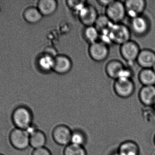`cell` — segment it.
<instances>
[{
    "label": "cell",
    "mask_w": 155,
    "mask_h": 155,
    "mask_svg": "<svg viewBox=\"0 0 155 155\" xmlns=\"http://www.w3.org/2000/svg\"><path fill=\"white\" fill-rule=\"evenodd\" d=\"M54 56L43 52L39 56L37 59V64L39 68L45 72L53 71Z\"/></svg>",
    "instance_id": "cell-18"
},
{
    "label": "cell",
    "mask_w": 155,
    "mask_h": 155,
    "mask_svg": "<svg viewBox=\"0 0 155 155\" xmlns=\"http://www.w3.org/2000/svg\"><path fill=\"white\" fill-rule=\"evenodd\" d=\"M112 23L113 22L110 21L105 14L100 15H98L94 26L100 32L104 30L109 29Z\"/></svg>",
    "instance_id": "cell-25"
},
{
    "label": "cell",
    "mask_w": 155,
    "mask_h": 155,
    "mask_svg": "<svg viewBox=\"0 0 155 155\" xmlns=\"http://www.w3.org/2000/svg\"><path fill=\"white\" fill-rule=\"evenodd\" d=\"M109 32L113 44L121 45L131 40L132 32L130 28L122 23H113L109 27Z\"/></svg>",
    "instance_id": "cell-1"
},
{
    "label": "cell",
    "mask_w": 155,
    "mask_h": 155,
    "mask_svg": "<svg viewBox=\"0 0 155 155\" xmlns=\"http://www.w3.org/2000/svg\"><path fill=\"white\" fill-rule=\"evenodd\" d=\"M138 98L145 106H152L155 101V85L143 86L138 93Z\"/></svg>",
    "instance_id": "cell-14"
},
{
    "label": "cell",
    "mask_w": 155,
    "mask_h": 155,
    "mask_svg": "<svg viewBox=\"0 0 155 155\" xmlns=\"http://www.w3.org/2000/svg\"><path fill=\"white\" fill-rule=\"evenodd\" d=\"M111 155H121L118 152L116 151L114 153H113L111 154Z\"/></svg>",
    "instance_id": "cell-30"
},
{
    "label": "cell",
    "mask_w": 155,
    "mask_h": 155,
    "mask_svg": "<svg viewBox=\"0 0 155 155\" xmlns=\"http://www.w3.org/2000/svg\"><path fill=\"white\" fill-rule=\"evenodd\" d=\"M142 69L153 68L155 65V52L149 49L141 50L136 60Z\"/></svg>",
    "instance_id": "cell-13"
},
{
    "label": "cell",
    "mask_w": 155,
    "mask_h": 155,
    "mask_svg": "<svg viewBox=\"0 0 155 155\" xmlns=\"http://www.w3.org/2000/svg\"><path fill=\"white\" fill-rule=\"evenodd\" d=\"M64 155H87L84 147L70 144L65 147Z\"/></svg>",
    "instance_id": "cell-24"
},
{
    "label": "cell",
    "mask_w": 155,
    "mask_h": 155,
    "mask_svg": "<svg viewBox=\"0 0 155 155\" xmlns=\"http://www.w3.org/2000/svg\"><path fill=\"white\" fill-rule=\"evenodd\" d=\"M117 152L121 155H140V149L134 141L127 140L120 145Z\"/></svg>",
    "instance_id": "cell-17"
},
{
    "label": "cell",
    "mask_w": 155,
    "mask_h": 155,
    "mask_svg": "<svg viewBox=\"0 0 155 155\" xmlns=\"http://www.w3.org/2000/svg\"><path fill=\"white\" fill-rule=\"evenodd\" d=\"M73 67L71 59L68 56L58 54L54 57L53 72L58 74L64 75L69 73Z\"/></svg>",
    "instance_id": "cell-11"
},
{
    "label": "cell",
    "mask_w": 155,
    "mask_h": 155,
    "mask_svg": "<svg viewBox=\"0 0 155 155\" xmlns=\"http://www.w3.org/2000/svg\"><path fill=\"white\" fill-rule=\"evenodd\" d=\"M125 66L122 62L117 59L109 61L105 66V72L109 78L117 80L120 73L124 68Z\"/></svg>",
    "instance_id": "cell-15"
},
{
    "label": "cell",
    "mask_w": 155,
    "mask_h": 155,
    "mask_svg": "<svg viewBox=\"0 0 155 155\" xmlns=\"http://www.w3.org/2000/svg\"><path fill=\"white\" fill-rule=\"evenodd\" d=\"M130 30L137 36H143L148 32L150 24L147 19L143 15L131 19Z\"/></svg>",
    "instance_id": "cell-12"
},
{
    "label": "cell",
    "mask_w": 155,
    "mask_h": 155,
    "mask_svg": "<svg viewBox=\"0 0 155 155\" xmlns=\"http://www.w3.org/2000/svg\"><path fill=\"white\" fill-rule=\"evenodd\" d=\"M32 155H52L51 151L45 147L34 149Z\"/></svg>",
    "instance_id": "cell-27"
},
{
    "label": "cell",
    "mask_w": 155,
    "mask_h": 155,
    "mask_svg": "<svg viewBox=\"0 0 155 155\" xmlns=\"http://www.w3.org/2000/svg\"><path fill=\"white\" fill-rule=\"evenodd\" d=\"M10 140L15 149L23 150L30 145V135L25 130L16 128L10 134Z\"/></svg>",
    "instance_id": "cell-5"
},
{
    "label": "cell",
    "mask_w": 155,
    "mask_h": 155,
    "mask_svg": "<svg viewBox=\"0 0 155 155\" xmlns=\"http://www.w3.org/2000/svg\"><path fill=\"white\" fill-rule=\"evenodd\" d=\"M87 4V2L85 1L70 0L66 1V4L68 7L73 12H74L76 15L78 14L80 11Z\"/></svg>",
    "instance_id": "cell-26"
},
{
    "label": "cell",
    "mask_w": 155,
    "mask_h": 155,
    "mask_svg": "<svg viewBox=\"0 0 155 155\" xmlns=\"http://www.w3.org/2000/svg\"><path fill=\"white\" fill-rule=\"evenodd\" d=\"M114 89L117 96L122 98H127L134 93L135 85L132 79H117L114 83Z\"/></svg>",
    "instance_id": "cell-7"
},
{
    "label": "cell",
    "mask_w": 155,
    "mask_h": 155,
    "mask_svg": "<svg viewBox=\"0 0 155 155\" xmlns=\"http://www.w3.org/2000/svg\"><path fill=\"white\" fill-rule=\"evenodd\" d=\"M105 14L114 23H122L127 15L124 3L120 1L113 0L106 8Z\"/></svg>",
    "instance_id": "cell-3"
},
{
    "label": "cell",
    "mask_w": 155,
    "mask_h": 155,
    "mask_svg": "<svg viewBox=\"0 0 155 155\" xmlns=\"http://www.w3.org/2000/svg\"><path fill=\"white\" fill-rule=\"evenodd\" d=\"M46 141L45 134L39 130L30 136V145L34 149L45 147Z\"/></svg>",
    "instance_id": "cell-21"
},
{
    "label": "cell",
    "mask_w": 155,
    "mask_h": 155,
    "mask_svg": "<svg viewBox=\"0 0 155 155\" xmlns=\"http://www.w3.org/2000/svg\"><path fill=\"white\" fill-rule=\"evenodd\" d=\"M140 51L138 44L131 40L120 45L121 56L129 66L133 65L136 62Z\"/></svg>",
    "instance_id": "cell-4"
},
{
    "label": "cell",
    "mask_w": 155,
    "mask_h": 155,
    "mask_svg": "<svg viewBox=\"0 0 155 155\" xmlns=\"http://www.w3.org/2000/svg\"><path fill=\"white\" fill-rule=\"evenodd\" d=\"M87 142V136L85 133L79 129H76L72 132L71 144L84 147Z\"/></svg>",
    "instance_id": "cell-23"
},
{
    "label": "cell",
    "mask_w": 155,
    "mask_h": 155,
    "mask_svg": "<svg viewBox=\"0 0 155 155\" xmlns=\"http://www.w3.org/2000/svg\"><path fill=\"white\" fill-rule=\"evenodd\" d=\"M153 140H154V144L155 145V134L154 135V136Z\"/></svg>",
    "instance_id": "cell-33"
},
{
    "label": "cell",
    "mask_w": 155,
    "mask_h": 155,
    "mask_svg": "<svg viewBox=\"0 0 155 155\" xmlns=\"http://www.w3.org/2000/svg\"><path fill=\"white\" fill-rule=\"evenodd\" d=\"M58 7V2L55 0H40L37 3V8L43 16L52 15Z\"/></svg>",
    "instance_id": "cell-16"
},
{
    "label": "cell",
    "mask_w": 155,
    "mask_h": 155,
    "mask_svg": "<svg viewBox=\"0 0 155 155\" xmlns=\"http://www.w3.org/2000/svg\"><path fill=\"white\" fill-rule=\"evenodd\" d=\"M12 119L16 128L25 130L32 124V113L25 106H19L14 111Z\"/></svg>",
    "instance_id": "cell-2"
},
{
    "label": "cell",
    "mask_w": 155,
    "mask_h": 155,
    "mask_svg": "<svg viewBox=\"0 0 155 155\" xmlns=\"http://www.w3.org/2000/svg\"><path fill=\"white\" fill-rule=\"evenodd\" d=\"M127 15L130 19L143 15L146 8L145 0H127L124 2Z\"/></svg>",
    "instance_id": "cell-10"
},
{
    "label": "cell",
    "mask_w": 155,
    "mask_h": 155,
    "mask_svg": "<svg viewBox=\"0 0 155 155\" xmlns=\"http://www.w3.org/2000/svg\"><path fill=\"white\" fill-rule=\"evenodd\" d=\"M138 78L143 86L155 85V73L152 68L142 69L138 74Z\"/></svg>",
    "instance_id": "cell-20"
},
{
    "label": "cell",
    "mask_w": 155,
    "mask_h": 155,
    "mask_svg": "<svg viewBox=\"0 0 155 155\" xmlns=\"http://www.w3.org/2000/svg\"><path fill=\"white\" fill-rule=\"evenodd\" d=\"M72 131L65 125H59L52 131V137L56 143L61 146H67L71 144Z\"/></svg>",
    "instance_id": "cell-8"
},
{
    "label": "cell",
    "mask_w": 155,
    "mask_h": 155,
    "mask_svg": "<svg viewBox=\"0 0 155 155\" xmlns=\"http://www.w3.org/2000/svg\"><path fill=\"white\" fill-rule=\"evenodd\" d=\"M80 22L85 26L94 25L98 15L96 8L87 3L77 15Z\"/></svg>",
    "instance_id": "cell-9"
},
{
    "label": "cell",
    "mask_w": 155,
    "mask_h": 155,
    "mask_svg": "<svg viewBox=\"0 0 155 155\" xmlns=\"http://www.w3.org/2000/svg\"><path fill=\"white\" fill-rule=\"evenodd\" d=\"M25 130L30 136L32 134L38 131V129L37 128V126L33 124L32 123L30 126H28L26 129H25Z\"/></svg>",
    "instance_id": "cell-28"
},
{
    "label": "cell",
    "mask_w": 155,
    "mask_h": 155,
    "mask_svg": "<svg viewBox=\"0 0 155 155\" xmlns=\"http://www.w3.org/2000/svg\"><path fill=\"white\" fill-rule=\"evenodd\" d=\"M152 107H153V109H154V110L155 111V102H154L153 104V106H152Z\"/></svg>",
    "instance_id": "cell-31"
},
{
    "label": "cell",
    "mask_w": 155,
    "mask_h": 155,
    "mask_svg": "<svg viewBox=\"0 0 155 155\" xmlns=\"http://www.w3.org/2000/svg\"><path fill=\"white\" fill-rule=\"evenodd\" d=\"M23 16L27 22L31 24L39 22L43 17L37 7L34 6L26 8L24 11Z\"/></svg>",
    "instance_id": "cell-19"
},
{
    "label": "cell",
    "mask_w": 155,
    "mask_h": 155,
    "mask_svg": "<svg viewBox=\"0 0 155 155\" xmlns=\"http://www.w3.org/2000/svg\"><path fill=\"white\" fill-rule=\"evenodd\" d=\"M83 35L85 41L90 44L99 41L100 32L94 25L85 26Z\"/></svg>",
    "instance_id": "cell-22"
},
{
    "label": "cell",
    "mask_w": 155,
    "mask_h": 155,
    "mask_svg": "<svg viewBox=\"0 0 155 155\" xmlns=\"http://www.w3.org/2000/svg\"><path fill=\"white\" fill-rule=\"evenodd\" d=\"M113 0H98L97 1L98 4L106 8L113 2Z\"/></svg>",
    "instance_id": "cell-29"
},
{
    "label": "cell",
    "mask_w": 155,
    "mask_h": 155,
    "mask_svg": "<svg viewBox=\"0 0 155 155\" xmlns=\"http://www.w3.org/2000/svg\"><path fill=\"white\" fill-rule=\"evenodd\" d=\"M88 54L92 60L95 62L105 61L109 54V46L101 41L89 44Z\"/></svg>",
    "instance_id": "cell-6"
},
{
    "label": "cell",
    "mask_w": 155,
    "mask_h": 155,
    "mask_svg": "<svg viewBox=\"0 0 155 155\" xmlns=\"http://www.w3.org/2000/svg\"><path fill=\"white\" fill-rule=\"evenodd\" d=\"M0 155H2V154H0Z\"/></svg>",
    "instance_id": "cell-34"
},
{
    "label": "cell",
    "mask_w": 155,
    "mask_h": 155,
    "mask_svg": "<svg viewBox=\"0 0 155 155\" xmlns=\"http://www.w3.org/2000/svg\"><path fill=\"white\" fill-rule=\"evenodd\" d=\"M152 69H153V70L154 72L155 73V65L153 67V68H152Z\"/></svg>",
    "instance_id": "cell-32"
}]
</instances>
